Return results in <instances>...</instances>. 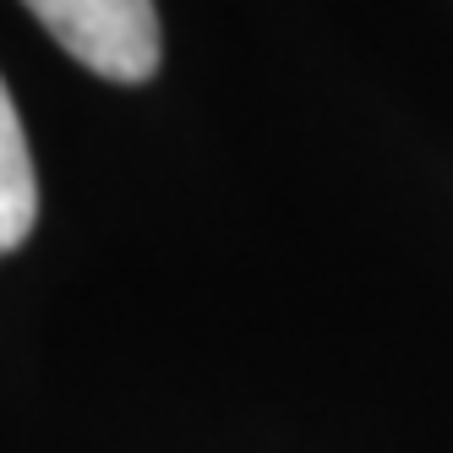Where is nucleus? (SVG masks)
Listing matches in <instances>:
<instances>
[{"label": "nucleus", "mask_w": 453, "mask_h": 453, "mask_svg": "<svg viewBox=\"0 0 453 453\" xmlns=\"http://www.w3.org/2000/svg\"><path fill=\"white\" fill-rule=\"evenodd\" d=\"M50 39L110 82H148L158 72L153 0H22Z\"/></svg>", "instance_id": "f257e3e1"}, {"label": "nucleus", "mask_w": 453, "mask_h": 453, "mask_svg": "<svg viewBox=\"0 0 453 453\" xmlns=\"http://www.w3.org/2000/svg\"><path fill=\"white\" fill-rule=\"evenodd\" d=\"M39 219V175H34V153H27L22 115L12 104L6 82H0V257L17 251L34 235Z\"/></svg>", "instance_id": "f03ea898"}]
</instances>
